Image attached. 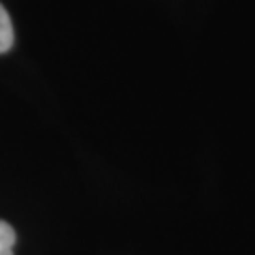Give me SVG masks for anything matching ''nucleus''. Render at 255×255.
Segmentation results:
<instances>
[{
  "instance_id": "f257e3e1",
  "label": "nucleus",
  "mask_w": 255,
  "mask_h": 255,
  "mask_svg": "<svg viewBox=\"0 0 255 255\" xmlns=\"http://www.w3.org/2000/svg\"><path fill=\"white\" fill-rule=\"evenodd\" d=\"M13 41H15V34H13L11 17H9V13L4 11V6L0 4V53L9 51Z\"/></svg>"
},
{
  "instance_id": "f03ea898",
  "label": "nucleus",
  "mask_w": 255,
  "mask_h": 255,
  "mask_svg": "<svg viewBox=\"0 0 255 255\" xmlns=\"http://www.w3.org/2000/svg\"><path fill=\"white\" fill-rule=\"evenodd\" d=\"M15 230L6 221H0V255H13Z\"/></svg>"
}]
</instances>
